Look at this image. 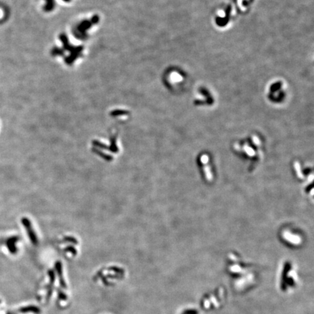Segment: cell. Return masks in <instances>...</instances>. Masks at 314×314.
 I'll use <instances>...</instances> for the list:
<instances>
[{
    "instance_id": "7a4b0ae2",
    "label": "cell",
    "mask_w": 314,
    "mask_h": 314,
    "mask_svg": "<svg viewBox=\"0 0 314 314\" xmlns=\"http://www.w3.org/2000/svg\"><path fill=\"white\" fill-rule=\"evenodd\" d=\"M64 1H69V0H64Z\"/></svg>"
},
{
    "instance_id": "6da1fadb",
    "label": "cell",
    "mask_w": 314,
    "mask_h": 314,
    "mask_svg": "<svg viewBox=\"0 0 314 314\" xmlns=\"http://www.w3.org/2000/svg\"><path fill=\"white\" fill-rule=\"evenodd\" d=\"M97 21H98V18H93L92 20V21H90V22H86L82 23V24H80L77 28V34L80 37H82L84 36V33H85L87 30H88V29L92 25V23H96Z\"/></svg>"
}]
</instances>
